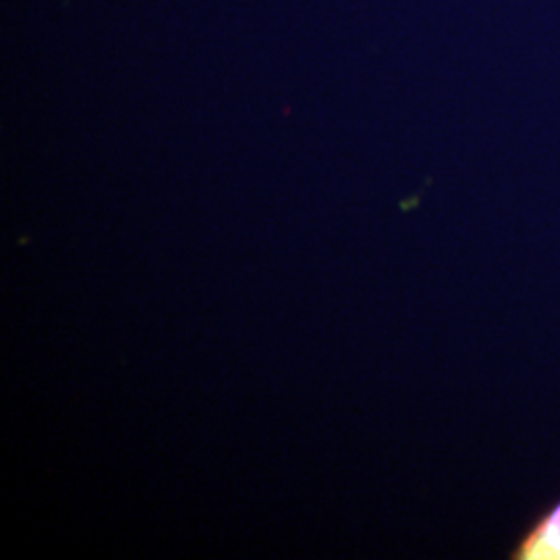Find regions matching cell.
Returning a JSON list of instances; mask_svg holds the SVG:
<instances>
[{
    "mask_svg": "<svg viewBox=\"0 0 560 560\" xmlns=\"http://www.w3.org/2000/svg\"><path fill=\"white\" fill-rule=\"evenodd\" d=\"M513 560H560V501L552 504L523 534Z\"/></svg>",
    "mask_w": 560,
    "mask_h": 560,
    "instance_id": "cell-1",
    "label": "cell"
}]
</instances>
